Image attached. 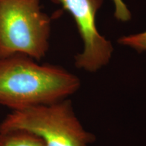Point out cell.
<instances>
[{"label":"cell","mask_w":146,"mask_h":146,"mask_svg":"<svg viewBox=\"0 0 146 146\" xmlns=\"http://www.w3.org/2000/svg\"><path fill=\"white\" fill-rule=\"evenodd\" d=\"M114 6V17L118 21L128 22L131 18V13L123 0H112Z\"/></svg>","instance_id":"7"},{"label":"cell","mask_w":146,"mask_h":146,"mask_svg":"<svg viewBox=\"0 0 146 146\" xmlns=\"http://www.w3.org/2000/svg\"><path fill=\"white\" fill-rule=\"evenodd\" d=\"M68 12L74 18L83 43V50L74 56L76 68L96 72L108 64L112 58L113 45L97 29V12L104 0H51Z\"/></svg>","instance_id":"4"},{"label":"cell","mask_w":146,"mask_h":146,"mask_svg":"<svg viewBox=\"0 0 146 146\" xmlns=\"http://www.w3.org/2000/svg\"><path fill=\"white\" fill-rule=\"evenodd\" d=\"M118 43L120 45L131 47L139 52H145L146 51V31L121 36L118 39Z\"/></svg>","instance_id":"6"},{"label":"cell","mask_w":146,"mask_h":146,"mask_svg":"<svg viewBox=\"0 0 146 146\" xmlns=\"http://www.w3.org/2000/svg\"><path fill=\"white\" fill-rule=\"evenodd\" d=\"M0 146H45L35 134L22 130L0 132Z\"/></svg>","instance_id":"5"},{"label":"cell","mask_w":146,"mask_h":146,"mask_svg":"<svg viewBox=\"0 0 146 146\" xmlns=\"http://www.w3.org/2000/svg\"><path fill=\"white\" fill-rule=\"evenodd\" d=\"M51 18L40 0H0V58L23 54L36 61L49 50Z\"/></svg>","instance_id":"3"},{"label":"cell","mask_w":146,"mask_h":146,"mask_svg":"<svg viewBox=\"0 0 146 146\" xmlns=\"http://www.w3.org/2000/svg\"><path fill=\"white\" fill-rule=\"evenodd\" d=\"M15 130L35 134L45 146H89L96 140L82 125L68 98L12 111L0 124V132Z\"/></svg>","instance_id":"2"},{"label":"cell","mask_w":146,"mask_h":146,"mask_svg":"<svg viewBox=\"0 0 146 146\" xmlns=\"http://www.w3.org/2000/svg\"><path fill=\"white\" fill-rule=\"evenodd\" d=\"M80 86L78 76L60 66L23 54L0 58V104L13 111L67 99Z\"/></svg>","instance_id":"1"}]
</instances>
